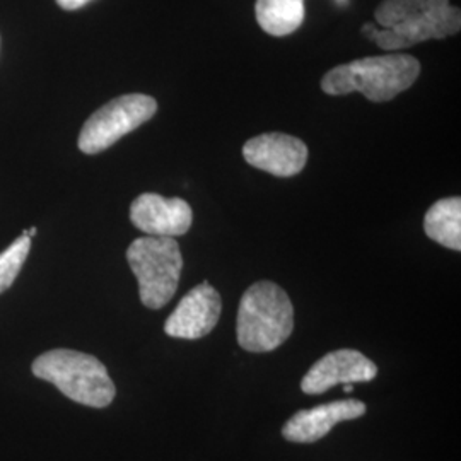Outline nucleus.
<instances>
[{
    "instance_id": "obj_17",
    "label": "nucleus",
    "mask_w": 461,
    "mask_h": 461,
    "mask_svg": "<svg viewBox=\"0 0 461 461\" xmlns=\"http://www.w3.org/2000/svg\"><path fill=\"white\" fill-rule=\"evenodd\" d=\"M24 232H26L30 238H33L34 234H36V228H32L30 230H24Z\"/></svg>"
},
{
    "instance_id": "obj_10",
    "label": "nucleus",
    "mask_w": 461,
    "mask_h": 461,
    "mask_svg": "<svg viewBox=\"0 0 461 461\" xmlns=\"http://www.w3.org/2000/svg\"><path fill=\"white\" fill-rule=\"evenodd\" d=\"M131 221L137 230L154 238H176L192 228L194 212L186 200L142 194L133 200Z\"/></svg>"
},
{
    "instance_id": "obj_1",
    "label": "nucleus",
    "mask_w": 461,
    "mask_h": 461,
    "mask_svg": "<svg viewBox=\"0 0 461 461\" xmlns=\"http://www.w3.org/2000/svg\"><path fill=\"white\" fill-rule=\"evenodd\" d=\"M375 17L378 26L367 40L386 51L443 40L461 30L460 9L449 0H383Z\"/></svg>"
},
{
    "instance_id": "obj_7",
    "label": "nucleus",
    "mask_w": 461,
    "mask_h": 461,
    "mask_svg": "<svg viewBox=\"0 0 461 461\" xmlns=\"http://www.w3.org/2000/svg\"><path fill=\"white\" fill-rule=\"evenodd\" d=\"M222 310L219 293L209 282H202L183 296L175 312L167 316L166 335L185 340H197L215 329Z\"/></svg>"
},
{
    "instance_id": "obj_8",
    "label": "nucleus",
    "mask_w": 461,
    "mask_h": 461,
    "mask_svg": "<svg viewBox=\"0 0 461 461\" xmlns=\"http://www.w3.org/2000/svg\"><path fill=\"white\" fill-rule=\"evenodd\" d=\"M243 156L247 163L279 178L296 176L308 163L306 144L287 133H262L249 139Z\"/></svg>"
},
{
    "instance_id": "obj_14",
    "label": "nucleus",
    "mask_w": 461,
    "mask_h": 461,
    "mask_svg": "<svg viewBox=\"0 0 461 461\" xmlns=\"http://www.w3.org/2000/svg\"><path fill=\"white\" fill-rule=\"evenodd\" d=\"M32 238L23 232L21 238L7 248L4 253H0V294L5 293L16 280L17 274L21 272L23 265L30 255Z\"/></svg>"
},
{
    "instance_id": "obj_3",
    "label": "nucleus",
    "mask_w": 461,
    "mask_h": 461,
    "mask_svg": "<svg viewBox=\"0 0 461 461\" xmlns=\"http://www.w3.org/2000/svg\"><path fill=\"white\" fill-rule=\"evenodd\" d=\"M294 330V308L287 293L274 282L253 284L238 310V344L248 352H270L282 346Z\"/></svg>"
},
{
    "instance_id": "obj_13",
    "label": "nucleus",
    "mask_w": 461,
    "mask_h": 461,
    "mask_svg": "<svg viewBox=\"0 0 461 461\" xmlns=\"http://www.w3.org/2000/svg\"><path fill=\"white\" fill-rule=\"evenodd\" d=\"M255 16L265 33L282 38L304 23V0H257Z\"/></svg>"
},
{
    "instance_id": "obj_16",
    "label": "nucleus",
    "mask_w": 461,
    "mask_h": 461,
    "mask_svg": "<svg viewBox=\"0 0 461 461\" xmlns=\"http://www.w3.org/2000/svg\"><path fill=\"white\" fill-rule=\"evenodd\" d=\"M344 392H346V393H352V392H354V386H352V384H344Z\"/></svg>"
},
{
    "instance_id": "obj_4",
    "label": "nucleus",
    "mask_w": 461,
    "mask_h": 461,
    "mask_svg": "<svg viewBox=\"0 0 461 461\" xmlns=\"http://www.w3.org/2000/svg\"><path fill=\"white\" fill-rule=\"evenodd\" d=\"M33 375L55 384L67 398L87 407L104 409L116 395L104 364L83 352L68 348L45 352L34 359Z\"/></svg>"
},
{
    "instance_id": "obj_2",
    "label": "nucleus",
    "mask_w": 461,
    "mask_h": 461,
    "mask_svg": "<svg viewBox=\"0 0 461 461\" xmlns=\"http://www.w3.org/2000/svg\"><path fill=\"white\" fill-rule=\"evenodd\" d=\"M420 74V62L407 53L367 57L331 68L321 79L330 96L361 93L369 101L384 103L407 91Z\"/></svg>"
},
{
    "instance_id": "obj_9",
    "label": "nucleus",
    "mask_w": 461,
    "mask_h": 461,
    "mask_svg": "<svg viewBox=\"0 0 461 461\" xmlns=\"http://www.w3.org/2000/svg\"><path fill=\"white\" fill-rule=\"evenodd\" d=\"M378 367L359 350L340 348L321 357L301 381L306 395H321L337 384H354L373 381Z\"/></svg>"
},
{
    "instance_id": "obj_11",
    "label": "nucleus",
    "mask_w": 461,
    "mask_h": 461,
    "mask_svg": "<svg viewBox=\"0 0 461 461\" xmlns=\"http://www.w3.org/2000/svg\"><path fill=\"white\" fill-rule=\"evenodd\" d=\"M366 403L359 400H339L294 413L282 428V436L291 443H316L325 438L339 422L359 419Z\"/></svg>"
},
{
    "instance_id": "obj_6",
    "label": "nucleus",
    "mask_w": 461,
    "mask_h": 461,
    "mask_svg": "<svg viewBox=\"0 0 461 461\" xmlns=\"http://www.w3.org/2000/svg\"><path fill=\"white\" fill-rule=\"evenodd\" d=\"M158 112L156 99L148 95L115 98L87 118L79 135L84 154H98L112 148L123 135L144 125Z\"/></svg>"
},
{
    "instance_id": "obj_5",
    "label": "nucleus",
    "mask_w": 461,
    "mask_h": 461,
    "mask_svg": "<svg viewBox=\"0 0 461 461\" xmlns=\"http://www.w3.org/2000/svg\"><path fill=\"white\" fill-rule=\"evenodd\" d=\"M127 262L137 282L139 296L150 310H161L176 294L183 257L175 238L144 236L127 249Z\"/></svg>"
},
{
    "instance_id": "obj_12",
    "label": "nucleus",
    "mask_w": 461,
    "mask_h": 461,
    "mask_svg": "<svg viewBox=\"0 0 461 461\" xmlns=\"http://www.w3.org/2000/svg\"><path fill=\"white\" fill-rule=\"evenodd\" d=\"M424 230L429 238L443 247L461 249V198L438 200L424 217Z\"/></svg>"
},
{
    "instance_id": "obj_15",
    "label": "nucleus",
    "mask_w": 461,
    "mask_h": 461,
    "mask_svg": "<svg viewBox=\"0 0 461 461\" xmlns=\"http://www.w3.org/2000/svg\"><path fill=\"white\" fill-rule=\"evenodd\" d=\"M91 0H57V4L66 9V11H76V9H81L86 4H89Z\"/></svg>"
}]
</instances>
